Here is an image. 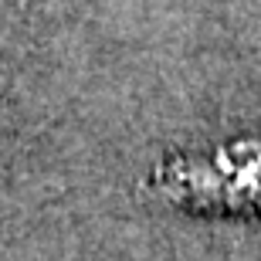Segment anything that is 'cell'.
I'll return each instance as SVG.
<instances>
[{
    "label": "cell",
    "instance_id": "obj_1",
    "mask_svg": "<svg viewBox=\"0 0 261 261\" xmlns=\"http://www.w3.org/2000/svg\"><path fill=\"white\" fill-rule=\"evenodd\" d=\"M149 187L160 200L194 214H261V133L170 153L149 173Z\"/></svg>",
    "mask_w": 261,
    "mask_h": 261
},
{
    "label": "cell",
    "instance_id": "obj_2",
    "mask_svg": "<svg viewBox=\"0 0 261 261\" xmlns=\"http://www.w3.org/2000/svg\"><path fill=\"white\" fill-rule=\"evenodd\" d=\"M10 4H17V0H0V7H10Z\"/></svg>",
    "mask_w": 261,
    "mask_h": 261
}]
</instances>
